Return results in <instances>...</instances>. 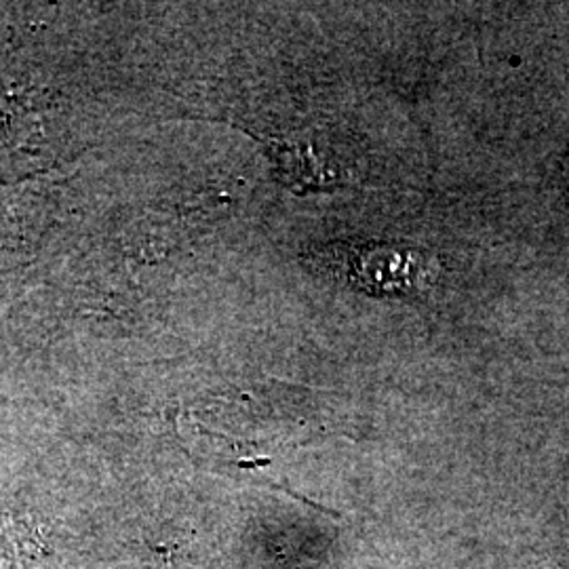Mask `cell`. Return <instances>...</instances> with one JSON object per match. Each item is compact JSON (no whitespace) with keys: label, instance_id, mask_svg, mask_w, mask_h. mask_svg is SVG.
<instances>
[{"label":"cell","instance_id":"6da1fadb","mask_svg":"<svg viewBox=\"0 0 569 569\" xmlns=\"http://www.w3.org/2000/svg\"><path fill=\"white\" fill-rule=\"evenodd\" d=\"M317 264L355 289L382 293L422 291L430 281L427 256L387 243H336L317 251Z\"/></svg>","mask_w":569,"mask_h":569}]
</instances>
